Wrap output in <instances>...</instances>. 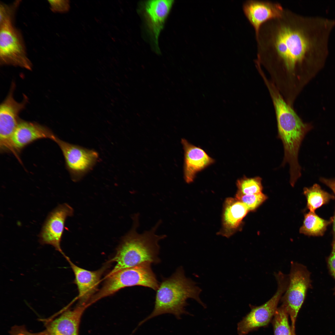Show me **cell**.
<instances>
[{
    "mask_svg": "<svg viewBox=\"0 0 335 335\" xmlns=\"http://www.w3.org/2000/svg\"><path fill=\"white\" fill-rule=\"evenodd\" d=\"M335 20L305 16L284 8L265 22L256 37L255 62L266 70L287 102L293 106L310 77L324 64Z\"/></svg>",
    "mask_w": 335,
    "mask_h": 335,
    "instance_id": "obj_1",
    "label": "cell"
},
{
    "mask_svg": "<svg viewBox=\"0 0 335 335\" xmlns=\"http://www.w3.org/2000/svg\"><path fill=\"white\" fill-rule=\"evenodd\" d=\"M268 92L275 113L278 136L284 146V156L282 164H289L290 179L295 181L301 175L298 161L299 150L304 137L312 126L302 121L293 107L286 102L276 87H271Z\"/></svg>",
    "mask_w": 335,
    "mask_h": 335,
    "instance_id": "obj_2",
    "label": "cell"
},
{
    "mask_svg": "<svg viewBox=\"0 0 335 335\" xmlns=\"http://www.w3.org/2000/svg\"><path fill=\"white\" fill-rule=\"evenodd\" d=\"M132 226L122 238L114 256L109 262H115L116 265L108 274L109 275L119 270L148 262L159 263L160 247L159 241L166 237L165 235H158L155 233L161 223L159 221L150 230L142 233L137 231L139 226V214L132 216Z\"/></svg>",
    "mask_w": 335,
    "mask_h": 335,
    "instance_id": "obj_3",
    "label": "cell"
},
{
    "mask_svg": "<svg viewBox=\"0 0 335 335\" xmlns=\"http://www.w3.org/2000/svg\"><path fill=\"white\" fill-rule=\"evenodd\" d=\"M201 289L196 283L186 277L182 267L171 276L163 278L156 290L154 306L152 313L138 324L139 326L148 320L165 314H171L179 319L188 313L185 308L189 298L195 300L204 307L206 305L200 298Z\"/></svg>",
    "mask_w": 335,
    "mask_h": 335,
    "instance_id": "obj_4",
    "label": "cell"
},
{
    "mask_svg": "<svg viewBox=\"0 0 335 335\" xmlns=\"http://www.w3.org/2000/svg\"><path fill=\"white\" fill-rule=\"evenodd\" d=\"M151 265L145 262L107 275L103 286L92 297L89 304L91 305L127 287L142 286L156 291L159 285Z\"/></svg>",
    "mask_w": 335,
    "mask_h": 335,
    "instance_id": "obj_5",
    "label": "cell"
},
{
    "mask_svg": "<svg viewBox=\"0 0 335 335\" xmlns=\"http://www.w3.org/2000/svg\"><path fill=\"white\" fill-rule=\"evenodd\" d=\"M288 277L287 287L280 300L291 319L292 331L295 332L297 317L310 285V274L305 266L292 261Z\"/></svg>",
    "mask_w": 335,
    "mask_h": 335,
    "instance_id": "obj_6",
    "label": "cell"
},
{
    "mask_svg": "<svg viewBox=\"0 0 335 335\" xmlns=\"http://www.w3.org/2000/svg\"><path fill=\"white\" fill-rule=\"evenodd\" d=\"M275 276L277 284L276 292L264 304L251 307L250 311L238 324L239 335H246L258 328L266 326L273 318L289 282L288 275L281 271L275 273Z\"/></svg>",
    "mask_w": 335,
    "mask_h": 335,
    "instance_id": "obj_7",
    "label": "cell"
},
{
    "mask_svg": "<svg viewBox=\"0 0 335 335\" xmlns=\"http://www.w3.org/2000/svg\"><path fill=\"white\" fill-rule=\"evenodd\" d=\"M0 65L32 69L22 35L14 25L0 26Z\"/></svg>",
    "mask_w": 335,
    "mask_h": 335,
    "instance_id": "obj_8",
    "label": "cell"
},
{
    "mask_svg": "<svg viewBox=\"0 0 335 335\" xmlns=\"http://www.w3.org/2000/svg\"><path fill=\"white\" fill-rule=\"evenodd\" d=\"M15 84L12 83L9 92L0 106V150L1 153H11L15 156L12 137L20 121L19 115L28 102L25 95L21 102L14 98L13 93Z\"/></svg>",
    "mask_w": 335,
    "mask_h": 335,
    "instance_id": "obj_9",
    "label": "cell"
},
{
    "mask_svg": "<svg viewBox=\"0 0 335 335\" xmlns=\"http://www.w3.org/2000/svg\"><path fill=\"white\" fill-rule=\"evenodd\" d=\"M64 158L65 165L71 179L78 182L92 170L99 158L97 152L62 140L58 137L55 141Z\"/></svg>",
    "mask_w": 335,
    "mask_h": 335,
    "instance_id": "obj_10",
    "label": "cell"
},
{
    "mask_svg": "<svg viewBox=\"0 0 335 335\" xmlns=\"http://www.w3.org/2000/svg\"><path fill=\"white\" fill-rule=\"evenodd\" d=\"M73 208L66 203L59 205L48 215L39 235L42 245L49 244L64 256L60 247V242L66 218L73 214Z\"/></svg>",
    "mask_w": 335,
    "mask_h": 335,
    "instance_id": "obj_11",
    "label": "cell"
},
{
    "mask_svg": "<svg viewBox=\"0 0 335 335\" xmlns=\"http://www.w3.org/2000/svg\"><path fill=\"white\" fill-rule=\"evenodd\" d=\"M57 137L46 127L35 122L20 120L11 141L17 158L21 162L19 154L27 145L37 140L43 139H50L55 142Z\"/></svg>",
    "mask_w": 335,
    "mask_h": 335,
    "instance_id": "obj_12",
    "label": "cell"
},
{
    "mask_svg": "<svg viewBox=\"0 0 335 335\" xmlns=\"http://www.w3.org/2000/svg\"><path fill=\"white\" fill-rule=\"evenodd\" d=\"M243 8L246 17L254 29L256 37L263 24L281 16L284 9L278 2L261 0L246 1Z\"/></svg>",
    "mask_w": 335,
    "mask_h": 335,
    "instance_id": "obj_13",
    "label": "cell"
},
{
    "mask_svg": "<svg viewBox=\"0 0 335 335\" xmlns=\"http://www.w3.org/2000/svg\"><path fill=\"white\" fill-rule=\"evenodd\" d=\"M64 257L69 263L74 274V283L76 284L78 292V298L79 304L89 306L88 303L98 291V285L107 265L96 270L90 271L76 266L66 255Z\"/></svg>",
    "mask_w": 335,
    "mask_h": 335,
    "instance_id": "obj_14",
    "label": "cell"
},
{
    "mask_svg": "<svg viewBox=\"0 0 335 335\" xmlns=\"http://www.w3.org/2000/svg\"><path fill=\"white\" fill-rule=\"evenodd\" d=\"M174 2L173 0H151L144 3V14L145 23L154 45L158 49L159 36Z\"/></svg>",
    "mask_w": 335,
    "mask_h": 335,
    "instance_id": "obj_15",
    "label": "cell"
},
{
    "mask_svg": "<svg viewBox=\"0 0 335 335\" xmlns=\"http://www.w3.org/2000/svg\"><path fill=\"white\" fill-rule=\"evenodd\" d=\"M181 143L184 151V179L187 183H190L198 172L214 163L215 160L202 149L185 139H182Z\"/></svg>",
    "mask_w": 335,
    "mask_h": 335,
    "instance_id": "obj_16",
    "label": "cell"
},
{
    "mask_svg": "<svg viewBox=\"0 0 335 335\" xmlns=\"http://www.w3.org/2000/svg\"><path fill=\"white\" fill-rule=\"evenodd\" d=\"M88 305H79L67 310L47 325L45 331L47 335H78L81 317Z\"/></svg>",
    "mask_w": 335,
    "mask_h": 335,
    "instance_id": "obj_17",
    "label": "cell"
},
{
    "mask_svg": "<svg viewBox=\"0 0 335 335\" xmlns=\"http://www.w3.org/2000/svg\"><path fill=\"white\" fill-rule=\"evenodd\" d=\"M248 211L246 205L235 198L227 199L223 215L224 228L228 231L235 230Z\"/></svg>",
    "mask_w": 335,
    "mask_h": 335,
    "instance_id": "obj_18",
    "label": "cell"
},
{
    "mask_svg": "<svg viewBox=\"0 0 335 335\" xmlns=\"http://www.w3.org/2000/svg\"><path fill=\"white\" fill-rule=\"evenodd\" d=\"M333 217L329 220H325L315 212H310L306 214L300 232L309 236H321L323 235L327 227L333 222Z\"/></svg>",
    "mask_w": 335,
    "mask_h": 335,
    "instance_id": "obj_19",
    "label": "cell"
},
{
    "mask_svg": "<svg viewBox=\"0 0 335 335\" xmlns=\"http://www.w3.org/2000/svg\"><path fill=\"white\" fill-rule=\"evenodd\" d=\"M303 193L307 201V207L310 212H315V210L323 205L328 203L335 197L322 189L317 184L312 186L305 187Z\"/></svg>",
    "mask_w": 335,
    "mask_h": 335,
    "instance_id": "obj_20",
    "label": "cell"
},
{
    "mask_svg": "<svg viewBox=\"0 0 335 335\" xmlns=\"http://www.w3.org/2000/svg\"><path fill=\"white\" fill-rule=\"evenodd\" d=\"M288 317V313L282 306L278 307L273 318L274 335H292Z\"/></svg>",
    "mask_w": 335,
    "mask_h": 335,
    "instance_id": "obj_21",
    "label": "cell"
},
{
    "mask_svg": "<svg viewBox=\"0 0 335 335\" xmlns=\"http://www.w3.org/2000/svg\"><path fill=\"white\" fill-rule=\"evenodd\" d=\"M262 179L259 176L248 178L244 176L238 179L236 185L238 191L244 194H253L262 193Z\"/></svg>",
    "mask_w": 335,
    "mask_h": 335,
    "instance_id": "obj_22",
    "label": "cell"
},
{
    "mask_svg": "<svg viewBox=\"0 0 335 335\" xmlns=\"http://www.w3.org/2000/svg\"><path fill=\"white\" fill-rule=\"evenodd\" d=\"M20 1L16 0L10 4L0 2V26L14 25L16 14Z\"/></svg>",
    "mask_w": 335,
    "mask_h": 335,
    "instance_id": "obj_23",
    "label": "cell"
},
{
    "mask_svg": "<svg viewBox=\"0 0 335 335\" xmlns=\"http://www.w3.org/2000/svg\"><path fill=\"white\" fill-rule=\"evenodd\" d=\"M267 196L262 192L256 194H244L238 191L235 199L244 203L248 211L256 209L267 199Z\"/></svg>",
    "mask_w": 335,
    "mask_h": 335,
    "instance_id": "obj_24",
    "label": "cell"
},
{
    "mask_svg": "<svg viewBox=\"0 0 335 335\" xmlns=\"http://www.w3.org/2000/svg\"><path fill=\"white\" fill-rule=\"evenodd\" d=\"M51 10L53 12L65 13L70 9L69 0H48Z\"/></svg>",
    "mask_w": 335,
    "mask_h": 335,
    "instance_id": "obj_25",
    "label": "cell"
},
{
    "mask_svg": "<svg viewBox=\"0 0 335 335\" xmlns=\"http://www.w3.org/2000/svg\"><path fill=\"white\" fill-rule=\"evenodd\" d=\"M10 333L11 335H47L45 331L37 333H31L22 326H14L11 328Z\"/></svg>",
    "mask_w": 335,
    "mask_h": 335,
    "instance_id": "obj_26",
    "label": "cell"
},
{
    "mask_svg": "<svg viewBox=\"0 0 335 335\" xmlns=\"http://www.w3.org/2000/svg\"><path fill=\"white\" fill-rule=\"evenodd\" d=\"M328 264L331 273L335 279V238L332 243V250L328 258Z\"/></svg>",
    "mask_w": 335,
    "mask_h": 335,
    "instance_id": "obj_27",
    "label": "cell"
},
{
    "mask_svg": "<svg viewBox=\"0 0 335 335\" xmlns=\"http://www.w3.org/2000/svg\"><path fill=\"white\" fill-rule=\"evenodd\" d=\"M320 181L331 189L335 194V178L328 179L321 177Z\"/></svg>",
    "mask_w": 335,
    "mask_h": 335,
    "instance_id": "obj_28",
    "label": "cell"
},
{
    "mask_svg": "<svg viewBox=\"0 0 335 335\" xmlns=\"http://www.w3.org/2000/svg\"><path fill=\"white\" fill-rule=\"evenodd\" d=\"M333 217V228L334 233L335 234V212L334 216Z\"/></svg>",
    "mask_w": 335,
    "mask_h": 335,
    "instance_id": "obj_29",
    "label": "cell"
},
{
    "mask_svg": "<svg viewBox=\"0 0 335 335\" xmlns=\"http://www.w3.org/2000/svg\"><path fill=\"white\" fill-rule=\"evenodd\" d=\"M292 335H296V333L292 332Z\"/></svg>",
    "mask_w": 335,
    "mask_h": 335,
    "instance_id": "obj_30",
    "label": "cell"
}]
</instances>
